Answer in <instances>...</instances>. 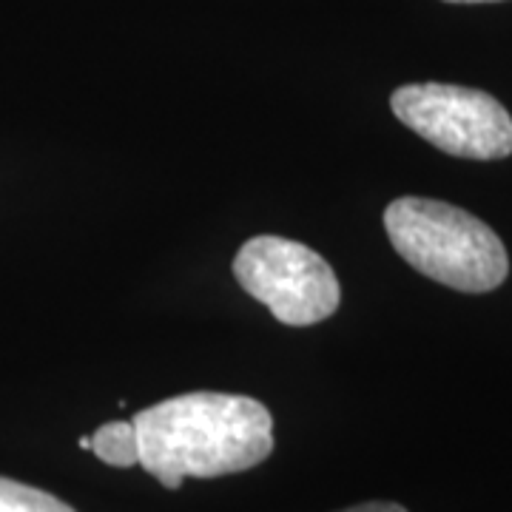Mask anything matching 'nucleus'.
<instances>
[{
  "label": "nucleus",
  "instance_id": "f03ea898",
  "mask_svg": "<svg viewBox=\"0 0 512 512\" xmlns=\"http://www.w3.org/2000/svg\"><path fill=\"white\" fill-rule=\"evenodd\" d=\"M384 228L410 268L453 291H495L510 274L507 248L498 234L450 202L393 200L384 211Z\"/></svg>",
  "mask_w": 512,
  "mask_h": 512
},
{
  "label": "nucleus",
  "instance_id": "f257e3e1",
  "mask_svg": "<svg viewBox=\"0 0 512 512\" xmlns=\"http://www.w3.org/2000/svg\"><path fill=\"white\" fill-rule=\"evenodd\" d=\"M140 467L165 490L185 478L245 473L274 453V416L262 402L234 393H183L134 416Z\"/></svg>",
  "mask_w": 512,
  "mask_h": 512
},
{
  "label": "nucleus",
  "instance_id": "7ed1b4c3",
  "mask_svg": "<svg viewBox=\"0 0 512 512\" xmlns=\"http://www.w3.org/2000/svg\"><path fill=\"white\" fill-rule=\"evenodd\" d=\"M234 276L282 325L308 328L336 313L342 288L313 248L285 237L248 239L234 259Z\"/></svg>",
  "mask_w": 512,
  "mask_h": 512
},
{
  "label": "nucleus",
  "instance_id": "423d86ee",
  "mask_svg": "<svg viewBox=\"0 0 512 512\" xmlns=\"http://www.w3.org/2000/svg\"><path fill=\"white\" fill-rule=\"evenodd\" d=\"M0 512H74L55 495L0 476Z\"/></svg>",
  "mask_w": 512,
  "mask_h": 512
},
{
  "label": "nucleus",
  "instance_id": "20e7f679",
  "mask_svg": "<svg viewBox=\"0 0 512 512\" xmlns=\"http://www.w3.org/2000/svg\"><path fill=\"white\" fill-rule=\"evenodd\" d=\"M390 109L444 154L464 160L512 154V117L493 94L450 83H410L393 92Z\"/></svg>",
  "mask_w": 512,
  "mask_h": 512
},
{
  "label": "nucleus",
  "instance_id": "0eeeda50",
  "mask_svg": "<svg viewBox=\"0 0 512 512\" xmlns=\"http://www.w3.org/2000/svg\"><path fill=\"white\" fill-rule=\"evenodd\" d=\"M342 512H407L402 504H393V501H367V504H356Z\"/></svg>",
  "mask_w": 512,
  "mask_h": 512
},
{
  "label": "nucleus",
  "instance_id": "1a4fd4ad",
  "mask_svg": "<svg viewBox=\"0 0 512 512\" xmlns=\"http://www.w3.org/2000/svg\"><path fill=\"white\" fill-rule=\"evenodd\" d=\"M447 3H493V0H447Z\"/></svg>",
  "mask_w": 512,
  "mask_h": 512
},
{
  "label": "nucleus",
  "instance_id": "39448f33",
  "mask_svg": "<svg viewBox=\"0 0 512 512\" xmlns=\"http://www.w3.org/2000/svg\"><path fill=\"white\" fill-rule=\"evenodd\" d=\"M92 453L111 467L140 464V441L134 421H109L92 436Z\"/></svg>",
  "mask_w": 512,
  "mask_h": 512
},
{
  "label": "nucleus",
  "instance_id": "6e6552de",
  "mask_svg": "<svg viewBox=\"0 0 512 512\" xmlns=\"http://www.w3.org/2000/svg\"><path fill=\"white\" fill-rule=\"evenodd\" d=\"M80 447H83V450H92V436H83V439H80Z\"/></svg>",
  "mask_w": 512,
  "mask_h": 512
}]
</instances>
